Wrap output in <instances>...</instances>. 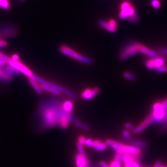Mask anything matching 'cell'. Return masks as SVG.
<instances>
[{
	"label": "cell",
	"mask_w": 167,
	"mask_h": 167,
	"mask_svg": "<svg viewBox=\"0 0 167 167\" xmlns=\"http://www.w3.org/2000/svg\"><path fill=\"white\" fill-rule=\"evenodd\" d=\"M108 145L106 144V142L105 143H102L101 142L99 145H98L97 146H96L94 148V150L96 151H102L105 149H106Z\"/></svg>",
	"instance_id": "cb8c5ba5"
},
{
	"label": "cell",
	"mask_w": 167,
	"mask_h": 167,
	"mask_svg": "<svg viewBox=\"0 0 167 167\" xmlns=\"http://www.w3.org/2000/svg\"><path fill=\"white\" fill-rule=\"evenodd\" d=\"M93 141L91 138H88V139H86V141H85V144L86 146H92V143H93Z\"/></svg>",
	"instance_id": "836d02e7"
},
{
	"label": "cell",
	"mask_w": 167,
	"mask_h": 167,
	"mask_svg": "<svg viewBox=\"0 0 167 167\" xmlns=\"http://www.w3.org/2000/svg\"><path fill=\"white\" fill-rule=\"evenodd\" d=\"M160 53L161 54H167V48H162L159 49Z\"/></svg>",
	"instance_id": "8d00e7d4"
},
{
	"label": "cell",
	"mask_w": 167,
	"mask_h": 167,
	"mask_svg": "<svg viewBox=\"0 0 167 167\" xmlns=\"http://www.w3.org/2000/svg\"><path fill=\"white\" fill-rule=\"evenodd\" d=\"M137 53H141L150 57L158 55V53L155 50L151 49L139 43L132 42L126 45L122 49L119 54V59L122 61H124Z\"/></svg>",
	"instance_id": "7a4b0ae2"
},
{
	"label": "cell",
	"mask_w": 167,
	"mask_h": 167,
	"mask_svg": "<svg viewBox=\"0 0 167 167\" xmlns=\"http://www.w3.org/2000/svg\"><path fill=\"white\" fill-rule=\"evenodd\" d=\"M5 64V63L4 61H0V67L3 66H4Z\"/></svg>",
	"instance_id": "ab89813d"
},
{
	"label": "cell",
	"mask_w": 167,
	"mask_h": 167,
	"mask_svg": "<svg viewBox=\"0 0 167 167\" xmlns=\"http://www.w3.org/2000/svg\"><path fill=\"white\" fill-rule=\"evenodd\" d=\"M0 7L5 9H8L10 7V4L8 0H0Z\"/></svg>",
	"instance_id": "d4e9b609"
},
{
	"label": "cell",
	"mask_w": 167,
	"mask_h": 167,
	"mask_svg": "<svg viewBox=\"0 0 167 167\" xmlns=\"http://www.w3.org/2000/svg\"><path fill=\"white\" fill-rule=\"evenodd\" d=\"M63 102L58 99H49L40 103L38 110L40 126L46 129L55 126L63 129L69 127L73 117L71 112L63 108Z\"/></svg>",
	"instance_id": "6da1fadb"
},
{
	"label": "cell",
	"mask_w": 167,
	"mask_h": 167,
	"mask_svg": "<svg viewBox=\"0 0 167 167\" xmlns=\"http://www.w3.org/2000/svg\"><path fill=\"white\" fill-rule=\"evenodd\" d=\"M151 5L155 9H158L161 7V3L159 0H151Z\"/></svg>",
	"instance_id": "484cf974"
},
{
	"label": "cell",
	"mask_w": 167,
	"mask_h": 167,
	"mask_svg": "<svg viewBox=\"0 0 167 167\" xmlns=\"http://www.w3.org/2000/svg\"><path fill=\"white\" fill-rule=\"evenodd\" d=\"M77 146V149H78L79 154L80 155H81V156L84 157L85 158L88 159V157H87V155H86V153H85V152L84 149H83V146L78 142Z\"/></svg>",
	"instance_id": "44dd1931"
},
{
	"label": "cell",
	"mask_w": 167,
	"mask_h": 167,
	"mask_svg": "<svg viewBox=\"0 0 167 167\" xmlns=\"http://www.w3.org/2000/svg\"><path fill=\"white\" fill-rule=\"evenodd\" d=\"M123 137L125 139H127V140L129 139L130 138V134L129 131L128 130H124L123 132Z\"/></svg>",
	"instance_id": "1f68e13d"
},
{
	"label": "cell",
	"mask_w": 167,
	"mask_h": 167,
	"mask_svg": "<svg viewBox=\"0 0 167 167\" xmlns=\"http://www.w3.org/2000/svg\"><path fill=\"white\" fill-rule=\"evenodd\" d=\"M28 81L37 93H38V94H41L43 93V90L40 87V85H39V83L38 82L32 77L28 78Z\"/></svg>",
	"instance_id": "7c38bea8"
},
{
	"label": "cell",
	"mask_w": 167,
	"mask_h": 167,
	"mask_svg": "<svg viewBox=\"0 0 167 167\" xmlns=\"http://www.w3.org/2000/svg\"><path fill=\"white\" fill-rule=\"evenodd\" d=\"M75 59L79 61H81V63H83L87 65H91L93 63V60L91 59L90 58L86 57L85 55H83L81 54H78Z\"/></svg>",
	"instance_id": "5bb4252c"
},
{
	"label": "cell",
	"mask_w": 167,
	"mask_h": 167,
	"mask_svg": "<svg viewBox=\"0 0 167 167\" xmlns=\"http://www.w3.org/2000/svg\"><path fill=\"white\" fill-rule=\"evenodd\" d=\"M99 91V88L97 87H94L93 90H92V96L93 97H95L97 94L98 93V92Z\"/></svg>",
	"instance_id": "d6a6232c"
},
{
	"label": "cell",
	"mask_w": 167,
	"mask_h": 167,
	"mask_svg": "<svg viewBox=\"0 0 167 167\" xmlns=\"http://www.w3.org/2000/svg\"><path fill=\"white\" fill-rule=\"evenodd\" d=\"M166 62V58L162 56L157 55L153 57H148V58L145 60L144 65L147 69L155 70L157 68L165 65Z\"/></svg>",
	"instance_id": "8992f818"
},
{
	"label": "cell",
	"mask_w": 167,
	"mask_h": 167,
	"mask_svg": "<svg viewBox=\"0 0 167 167\" xmlns=\"http://www.w3.org/2000/svg\"><path fill=\"white\" fill-rule=\"evenodd\" d=\"M78 143H80L82 146L85 145V141H86V138L83 136H81L78 137Z\"/></svg>",
	"instance_id": "f546056e"
},
{
	"label": "cell",
	"mask_w": 167,
	"mask_h": 167,
	"mask_svg": "<svg viewBox=\"0 0 167 167\" xmlns=\"http://www.w3.org/2000/svg\"><path fill=\"white\" fill-rule=\"evenodd\" d=\"M59 50L60 52L62 54H64L65 55L69 56L72 58H76L77 55H78V53L76 52L75 51L73 50L72 49L66 45H61L59 47Z\"/></svg>",
	"instance_id": "9c48e42d"
},
{
	"label": "cell",
	"mask_w": 167,
	"mask_h": 167,
	"mask_svg": "<svg viewBox=\"0 0 167 167\" xmlns=\"http://www.w3.org/2000/svg\"><path fill=\"white\" fill-rule=\"evenodd\" d=\"M81 97L82 98L88 99V100H90L92 98H93V97L92 96V90L90 88H87L85 90H84L81 93Z\"/></svg>",
	"instance_id": "e0dca14e"
},
{
	"label": "cell",
	"mask_w": 167,
	"mask_h": 167,
	"mask_svg": "<svg viewBox=\"0 0 167 167\" xmlns=\"http://www.w3.org/2000/svg\"><path fill=\"white\" fill-rule=\"evenodd\" d=\"M155 71H156L157 72H158V73H166L167 72V66L166 65H163L162 66H161V67L157 68Z\"/></svg>",
	"instance_id": "83f0119b"
},
{
	"label": "cell",
	"mask_w": 167,
	"mask_h": 167,
	"mask_svg": "<svg viewBox=\"0 0 167 167\" xmlns=\"http://www.w3.org/2000/svg\"><path fill=\"white\" fill-rule=\"evenodd\" d=\"M0 79L5 81H10L11 79V77L5 74V73L1 69V67H0Z\"/></svg>",
	"instance_id": "7402d4cb"
},
{
	"label": "cell",
	"mask_w": 167,
	"mask_h": 167,
	"mask_svg": "<svg viewBox=\"0 0 167 167\" xmlns=\"http://www.w3.org/2000/svg\"><path fill=\"white\" fill-rule=\"evenodd\" d=\"M31 77L34 79H35L37 82H38L39 84L52 87L55 89L59 91L61 93H64L65 95L67 96L68 97H70L71 98H72V99H76L77 98V96L76 94H75L73 92L67 89L66 88H65L63 86H61V85L57 84H55L54 83H52L51 81H46V80H45L43 78L39 77L37 75H35L34 74H33L32 76Z\"/></svg>",
	"instance_id": "5b68a950"
},
{
	"label": "cell",
	"mask_w": 167,
	"mask_h": 167,
	"mask_svg": "<svg viewBox=\"0 0 167 167\" xmlns=\"http://www.w3.org/2000/svg\"><path fill=\"white\" fill-rule=\"evenodd\" d=\"M100 143H101V142L99 140H93L92 146L94 148L96 146H97L98 145H99Z\"/></svg>",
	"instance_id": "d590c367"
},
{
	"label": "cell",
	"mask_w": 167,
	"mask_h": 167,
	"mask_svg": "<svg viewBox=\"0 0 167 167\" xmlns=\"http://www.w3.org/2000/svg\"><path fill=\"white\" fill-rule=\"evenodd\" d=\"M123 76L125 78H126L129 81H135L136 79V77L134 74L128 72H124Z\"/></svg>",
	"instance_id": "603a6c76"
},
{
	"label": "cell",
	"mask_w": 167,
	"mask_h": 167,
	"mask_svg": "<svg viewBox=\"0 0 167 167\" xmlns=\"http://www.w3.org/2000/svg\"><path fill=\"white\" fill-rule=\"evenodd\" d=\"M161 162H160V161H157L154 164V166H153V167H160V166L161 165Z\"/></svg>",
	"instance_id": "f35d334b"
},
{
	"label": "cell",
	"mask_w": 167,
	"mask_h": 167,
	"mask_svg": "<svg viewBox=\"0 0 167 167\" xmlns=\"http://www.w3.org/2000/svg\"><path fill=\"white\" fill-rule=\"evenodd\" d=\"M76 166L77 167H90L88 159H86L79 154L75 156Z\"/></svg>",
	"instance_id": "30bf717a"
},
{
	"label": "cell",
	"mask_w": 167,
	"mask_h": 167,
	"mask_svg": "<svg viewBox=\"0 0 167 167\" xmlns=\"http://www.w3.org/2000/svg\"><path fill=\"white\" fill-rule=\"evenodd\" d=\"M106 143L108 146H111L113 149H118L124 154L140 155L142 152L140 148L134 145H125L122 143L110 139L106 140Z\"/></svg>",
	"instance_id": "277c9868"
},
{
	"label": "cell",
	"mask_w": 167,
	"mask_h": 167,
	"mask_svg": "<svg viewBox=\"0 0 167 167\" xmlns=\"http://www.w3.org/2000/svg\"><path fill=\"white\" fill-rule=\"evenodd\" d=\"M11 60L13 61H19V56L17 54H13L12 55V57H11Z\"/></svg>",
	"instance_id": "e575fe53"
},
{
	"label": "cell",
	"mask_w": 167,
	"mask_h": 167,
	"mask_svg": "<svg viewBox=\"0 0 167 167\" xmlns=\"http://www.w3.org/2000/svg\"><path fill=\"white\" fill-rule=\"evenodd\" d=\"M120 11L119 13V17L120 19L128 18L130 21L136 23L138 21V17L136 15L135 8L129 1H123L120 6Z\"/></svg>",
	"instance_id": "3957f363"
},
{
	"label": "cell",
	"mask_w": 167,
	"mask_h": 167,
	"mask_svg": "<svg viewBox=\"0 0 167 167\" xmlns=\"http://www.w3.org/2000/svg\"><path fill=\"white\" fill-rule=\"evenodd\" d=\"M160 129L161 131L164 132L167 130V113L166 117L162 120V121L160 123Z\"/></svg>",
	"instance_id": "ffe728a7"
},
{
	"label": "cell",
	"mask_w": 167,
	"mask_h": 167,
	"mask_svg": "<svg viewBox=\"0 0 167 167\" xmlns=\"http://www.w3.org/2000/svg\"><path fill=\"white\" fill-rule=\"evenodd\" d=\"M99 163L100 166L101 167H110L105 162L102 161H100Z\"/></svg>",
	"instance_id": "74e56055"
},
{
	"label": "cell",
	"mask_w": 167,
	"mask_h": 167,
	"mask_svg": "<svg viewBox=\"0 0 167 167\" xmlns=\"http://www.w3.org/2000/svg\"><path fill=\"white\" fill-rule=\"evenodd\" d=\"M98 24L100 27H102L103 28L107 30L109 32L114 33L116 31V28H114L112 27L108 23V22L102 20H100L98 21Z\"/></svg>",
	"instance_id": "4fadbf2b"
},
{
	"label": "cell",
	"mask_w": 167,
	"mask_h": 167,
	"mask_svg": "<svg viewBox=\"0 0 167 167\" xmlns=\"http://www.w3.org/2000/svg\"><path fill=\"white\" fill-rule=\"evenodd\" d=\"M124 126L126 129L132 130L134 129L135 128V126L132 123H130V122L125 123L124 124Z\"/></svg>",
	"instance_id": "f1b7e54d"
},
{
	"label": "cell",
	"mask_w": 167,
	"mask_h": 167,
	"mask_svg": "<svg viewBox=\"0 0 167 167\" xmlns=\"http://www.w3.org/2000/svg\"><path fill=\"white\" fill-rule=\"evenodd\" d=\"M124 164V167H130L129 164L128 163H125Z\"/></svg>",
	"instance_id": "60d3db41"
},
{
	"label": "cell",
	"mask_w": 167,
	"mask_h": 167,
	"mask_svg": "<svg viewBox=\"0 0 167 167\" xmlns=\"http://www.w3.org/2000/svg\"><path fill=\"white\" fill-rule=\"evenodd\" d=\"M146 145V143L144 141H143V140H136L134 143V146H136L139 148L144 147Z\"/></svg>",
	"instance_id": "4316f807"
},
{
	"label": "cell",
	"mask_w": 167,
	"mask_h": 167,
	"mask_svg": "<svg viewBox=\"0 0 167 167\" xmlns=\"http://www.w3.org/2000/svg\"><path fill=\"white\" fill-rule=\"evenodd\" d=\"M72 122L74 123L75 125L78 128H80L81 129L85 130H90V126L87 125V124L83 123L79 120L76 118L75 117L73 118Z\"/></svg>",
	"instance_id": "2e32d148"
},
{
	"label": "cell",
	"mask_w": 167,
	"mask_h": 167,
	"mask_svg": "<svg viewBox=\"0 0 167 167\" xmlns=\"http://www.w3.org/2000/svg\"><path fill=\"white\" fill-rule=\"evenodd\" d=\"M153 123V119L151 118L150 114H148L140 124H138L137 126L135 127V129L132 130V133L134 134H140Z\"/></svg>",
	"instance_id": "ba28073f"
},
{
	"label": "cell",
	"mask_w": 167,
	"mask_h": 167,
	"mask_svg": "<svg viewBox=\"0 0 167 167\" xmlns=\"http://www.w3.org/2000/svg\"><path fill=\"white\" fill-rule=\"evenodd\" d=\"M108 23L109 24L113 27L114 28H116L117 29V22L114 19H110L109 21H108Z\"/></svg>",
	"instance_id": "4dcf8cb0"
},
{
	"label": "cell",
	"mask_w": 167,
	"mask_h": 167,
	"mask_svg": "<svg viewBox=\"0 0 167 167\" xmlns=\"http://www.w3.org/2000/svg\"><path fill=\"white\" fill-rule=\"evenodd\" d=\"M73 106V102L71 100H66L63 102V108L65 111H66L67 112H71Z\"/></svg>",
	"instance_id": "d6986e66"
},
{
	"label": "cell",
	"mask_w": 167,
	"mask_h": 167,
	"mask_svg": "<svg viewBox=\"0 0 167 167\" xmlns=\"http://www.w3.org/2000/svg\"><path fill=\"white\" fill-rule=\"evenodd\" d=\"M1 69L5 73V74H7L8 76L11 77L12 76L20 75L21 74L19 71L16 70L15 69L13 68V67L7 64L6 66L4 65L3 66H1Z\"/></svg>",
	"instance_id": "8fae6325"
},
{
	"label": "cell",
	"mask_w": 167,
	"mask_h": 167,
	"mask_svg": "<svg viewBox=\"0 0 167 167\" xmlns=\"http://www.w3.org/2000/svg\"><path fill=\"white\" fill-rule=\"evenodd\" d=\"M7 65H9L13 68L15 69L16 70L19 71L21 74L28 77V78L31 77L32 76L33 73L32 71L29 69L27 66L22 64L19 61H13L11 59H9L7 63Z\"/></svg>",
	"instance_id": "52a82bcc"
},
{
	"label": "cell",
	"mask_w": 167,
	"mask_h": 167,
	"mask_svg": "<svg viewBox=\"0 0 167 167\" xmlns=\"http://www.w3.org/2000/svg\"><path fill=\"white\" fill-rule=\"evenodd\" d=\"M40 87L41 88V89L43 90H45L46 91L49 92V93H51L52 94H53L54 95L56 96H60L61 94V92L55 89L54 88L50 87V86H47V85H43V84H40Z\"/></svg>",
	"instance_id": "9a60e30c"
},
{
	"label": "cell",
	"mask_w": 167,
	"mask_h": 167,
	"mask_svg": "<svg viewBox=\"0 0 167 167\" xmlns=\"http://www.w3.org/2000/svg\"><path fill=\"white\" fill-rule=\"evenodd\" d=\"M120 157L118 155L116 154L113 159V161L110 163V167H121L120 165Z\"/></svg>",
	"instance_id": "ac0fdd59"
}]
</instances>
